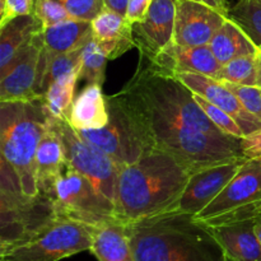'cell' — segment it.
I'll list each match as a JSON object with an SVG mask.
<instances>
[{
    "label": "cell",
    "mask_w": 261,
    "mask_h": 261,
    "mask_svg": "<svg viewBox=\"0 0 261 261\" xmlns=\"http://www.w3.org/2000/svg\"><path fill=\"white\" fill-rule=\"evenodd\" d=\"M209 46L222 65L233 59L254 55L260 51L259 46L250 38L244 28L229 17L217 31Z\"/></svg>",
    "instance_id": "obj_22"
},
{
    "label": "cell",
    "mask_w": 261,
    "mask_h": 261,
    "mask_svg": "<svg viewBox=\"0 0 261 261\" xmlns=\"http://www.w3.org/2000/svg\"><path fill=\"white\" fill-rule=\"evenodd\" d=\"M35 0H0V25L8 20L25 14H32Z\"/></svg>",
    "instance_id": "obj_31"
},
{
    "label": "cell",
    "mask_w": 261,
    "mask_h": 261,
    "mask_svg": "<svg viewBox=\"0 0 261 261\" xmlns=\"http://www.w3.org/2000/svg\"><path fill=\"white\" fill-rule=\"evenodd\" d=\"M227 88L231 89L239 98L242 106L261 120V88L257 86H244V84L222 82Z\"/></svg>",
    "instance_id": "obj_29"
},
{
    "label": "cell",
    "mask_w": 261,
    "mask_h": 261,
    "mask_svg": "<svg viewBox=\"0 0 261 261\" xmlns=\"http://www.w3.org/2000/svg\"><path fill=\"white\" fill-rule=\"evenodd\" d=\"M93 38L98 42L109 60H114L135 47L133 24L125 15L105 8L92 20Z\"/></svg>",
    "instance_id": "obj_17"
},
{
    "label": "cell",
    "mask_w": 261,
    "mask_h": 261,
    "mask_svg": "<svg viewBox=\"0 0 261 261\" xmlns=\"http://www.w3.org/2000/svg\"><path fill=\"white\" fill-rule=\"evenodd\" d=\"M228 261H261V246L255 219L209 227Z\"/></svg>",
    "instance_id": "obj_16"
},
{
    "label": "cell",
    "mask_w": 261,
    "mask_h": 261,
    "mask_svg": "<svg viewBox=\"0 0 261 261\" xmlns=\"http://www.w3.org/2000/svg\"><path fill=\"white\" fill-rule=\"evenodd\" d=\"M42 30V23L33 13L15 17L0 25V73L30 43L33 36Z\"/></svg>",
    "instance_id": "obj_20"
},
{
    "label": "cell",
    "mask_w": 261,
    "mask_h": 261,
    "mask_svg": "<svg viewBox=\"0 0 261 261\" xmlns=\"http://www.w3.org/2000/svg\"><path fill=\"white\" fill-rule=\"evenodd\" d=\"M89 251L98 261H135L126 227L117 219L97 227Z\"/></svg>",
    "instance_id": "obj_21"
},
{
    "label": "cell",
    "mask_w": 261,
    "mask_h": 261,
    "mask_svg": "<svg viewBox=\"0 0 261 261\" xmlns=\"http://www.w3.org/2000/svg\"><path fill=\"white\" fill-rule=\"evenodd\" d=\"M194 97H195V101L198 102L199 106L203 109V111L205 112L206 116L209 117V120H211L222 133H224V134L228 135V137L239 138V139L245 138L244 132H242L241 127L239 126L236 120H234L231 115L227 114L226 111L221 110L219 107H217L216 105L206 101L205 98H203V97L199 96V94L194 93Z\"/></svg>",
    "instance_id": "obj_27"
},
{
    "label": "cell",
    "mask_w": 261,
    "mask_h": 261,
    "mask_svg": "<svg viewBox=\"0 0 261 261\" xmlns=\"http://www.w3.org/2000/svg\"><path fill=\"white\" fill-rule=\"evenodd\" d=\"M175 76H177L193 93L199 94L206 101L231 115L241 127L245 137L261 130V120L250 114L234 96L233 92L227 88L222 82L204 74L186 73V71L175 74Z\"/></svg>",
    "instance_id": "obj_13"
},
{
    "label": "cell",
    "mask_w": 261,
    "mask_h": 261,
    "mask_svg": "<svg viewBox=\"0 0 261 261\" xmlns=\"http://www.w3.org/2000/svg\"><path fill=\"white\" fill-rule=\"evenodd\" d=\"M135 261H228L194 214L166 212L125 223Z\"/></svg>",
    "instance_id": "obj_3"
},
{
    "label": "cell",
    "mask_w": 261,
    "mask_h": 261,
    "mask_svg": "<svg viewBox=\"0 0 261 261\" xmlns=\"http://www.w3.org/2000/svg\"><path fill=\"white\" fill-rule=\"evenodd\" d=\"M171 74L198 73L219 79L222 64L212 51L211 46H181L172 42L163 48L153 60H148Z\"/></svg>",
    "instance_id": "obj_14"
},
{
    "label": "cell",
    "mask_w": 261,
    "mask_h": 261,
    "mask_svg": "<svg viewBox=\"0 0 261 261\" xmlns=\"http://www.w3.org/2000/svg\"><path fill=\"white\" fill-rule=\"evenodd\" d=\"M241 153L247 160L261 157V130L242 138Z\"/></svg>",
    "instance_id": "obj_32"
},
{
    "label": "cell",
    "mask_w": 261,
    "mask_h": 261,
    "mask_svg": "<svg viewBox=\"0 0 261 261\" xmlns=\"http://www.w3.org/2000/svg\"><path fill=\"white\" fill-rule=\"evenodd\" d=\"M193 171L168 153L149 150L120 168L115 217L122 223L171 212Z\"/></svg>",
    "instance_id": "obj_2"
},
{
    "label": "cell",
    "mask_w": 261,
    "mask_h": 261,
    "mask_svg": "<svg viewBox=\"0 0 261 261\" xmlns=\"http://www.w3.org/2000/svg\"><path fill=\"white\" fill-rule=\"evenodd\" d=\"M261 213V157L245 162L221 194L195 218L206 227L255 219Z\"/></svg>",
    "instance_id": "obj_4"
},
{
    "label": "cell",
    "mask_w": 261,
    "mask_h": 261,
    "mask_svg": "<svg viewBox=\"0 0 261 261\" xmlns=\"http://www.w3.org/2000/svg\"><path fill=\"white\" fill-rule=\"evenodd\" d=\"M33 14L42 23L43 28L53 27L61 22L73 19L63 0H35Z\"/></svg>",
    "instance_id": "obj_28"
},
{
    "label": "cell",
    "mask_w": 261,
    "mask_h": 261,
    "mask_svg": "<svg viewBox=\"0 0 261 261\" xmlns=\"http://www.w3.org/2000/svg\"><path fill=\"white\" fill-rule=\"evenodd\" d=\"M47 198L58 217L75 219L93 227L116 219L115 208L101 195L93 184L65 162Z\"/></svg>",
    "instance_id": "obj_6"
},
{
    "label": "cell",
    "mask_w": 261,
    "mask_h": 261,
    "mask_svg": "<svg viewBox=\"0 0 261 261\" xmlns=\"http://www.w3.org/2000/svg\"><path fill=\"white\" fill-rule=\"evenodd\" d=\"M103 4L106 9L112 10V12L119 13V14L126 17L129 0H103Z\"/></svg>",
    "instance_id": "obj_34"
},
{
    "label": "cell",
    "mask_w": 261,
    "mask_h": 261,
    "mask_svg": "<svg viewBox=\"0 0 261 261\" xmlns=\"http://www.w3.org/2000/svg\"><path fill=\"white\" fill-rule=\"evenodd\" d=\"M247 158L240 157L194 171L171 212L196 214L209 205L239 173Z\"/></svg>",
    "instance_id": "obj_9"
},
{
    "label": "cell",
    "mask_w": 261,
    "mask_h": 261,
    "mask_svg": "<svg viewBox=\"0 0 261 261\" xmlns=\"http://www.w3.org/2000/svg\"><path fill=\"white\" fill-rule=\"evenodd\" d=\"M93 37L92 22L69 19L42 31V53H41L38 74L43 66L55 56L84 47Z\"/></svg>",
    "instance_id": "obj_15"
},
{
    "label": "cell",
    "mask_w": 261,
    "mask_h": 261,
    "mask_svg": "<svg viewBox=\"0 0 261 261\" xmlns=\"http://www.w3.org/2000/svg\"><path fill=\"white\" fill-rule=\"evenodd\" d=\"M106 98L110 111L107 125L99 129L81 130L78 133L84 140L106 153L119 168H122L134 163L150 149L143 144L117 105L109 97Z\"/></svg>",
    "instance_id": "obj_8"
},
{
    "label": "cell",
    "mask_w": 261,
    "mask_h": 261,
    "mask_svg": "<svg viewBox=\"0 0 261 261\" xmlns=\"http://www.w3.org/2000/svg\"><path fill=\"white\" fill-rule=\"evenodd\" d=\"M229 15L195 0H176L173 42L181 46L209 45Z\"/></svg>",
    "instance_id": "obj_11"
},
{
    "label": "cell",
    "mask_w": 261,
    "mask_h": 261,
    "mask_svg": "<svg viewBox=\"0 0 261 261\" xmlns=\"http://www.w3.org/2000/svg\"><path fill=\"white\" fill-rule=\"evenodd\" d=\"M42 31L36 33L8 68L0 73V102L42 98L35 92L43 46Z\"/></svg>",
    "instance_id": "obj_10"
},
{
    "label": "cell",
    "mask_w": 261,
    "mask_h": 261,
    "mask_svg": "<svg viewBox=\"0 0 261 261\" xmlns=\"http://www.w3.org/2000/svg\"><path fill=\"white\" fill-rule=\"evenodd\" d=\"M260 53V51H259ZM241 56L231 60L222 66L219 74V82L244 84V86H256L257 81V55Z\"/></svg>",
    "instance_id": "obj_26"
},
{
    "label": "cell",
    "mask_w": 261,
    "mask_h": 261,
    "mask_svg": "<svg viewBox=\"0 0 261 261\" xmlns=\"http://www.w3.org/2000/svg\"><path fill=\"white\" fill-rule=\"evenodd\" d=\"M255 232H256L257 240H259L261 246V213L255 218Z\"/></svg>",
    "instance_id": "obj_36"
},
{
    "label": "cell",
    "mask_w": 261,
    "mask_h": 261,
    "mask_svg": "<svg viewBox=\"0 0 261 261\" xmlns=\"http://www.w3.org/2000/svg\"><path fill=\"white\" fill-rule=\"evenodd\" d=\"M256 86L261 88V50L257 55V81H256Z\"/></svg>",
    "instance_id": "obj_37"
},
{
    "label": "cell",
    "mask_w": 261,
    "mask_h": 261,
    "mask_svg": "<svg viewBox=\"0 0 261 261\" xmlns=\"http://www.w3.org/2000/svg\"><path fill=\"white\" fill-rule=\"evenodd\" d=\"M109 58L96 40L92 37L82 51V61L79 68V79H84L88 84L103 83L105 69Z\"/></svg>",
    "instance_id": "obj_24"
},
{
    "label": "cell",
    "mask_w": 261,
    "mask_h": 261,
    "mask_svg": "<svg viewBox=\"0 0 261 261\" xmlns=\"http://www.w3.org/2000/svg\"><path fill=\"white\" fill-rule=\"evenodd\" d=\"M79 79V71H73L60 76L50 84L43 96L46 109L51 117L61 119L68 116L74 102V91Z\"/></svg>",
    "instance_id": "obj_23"
},
{
    "label": "cell",
    "mask_w": 261,
    "mask_h": 261,
    "mask_svg": "<svg viewBox=\"0 0 261 261\" xmlns=\"http://www.w3.org/2000/svg\"><path fill=\"white\" fill-rule=\"evenodd\" d=\"M176 0H153L143 20L133 24L135 47L140 56L153 60L173 42Z\"/></svg>",
    "instance_id": "obj_12"
},
{
    "label": "cell",
    "mask_w": 261,
    "mask_h": 261,
    "mask_svg": "<svg viewBox=\"0 0 261 261\" xmlns=\"http://www.w3.org/2000/svg\"><path fill=\"white\" fill-rule=\"evenodd\" d=\"M51 124L63 142L65 162L88 178L97 191L115 208L119 166L106 153L84 140L78 130L69 124L66 117H51Z\"/></svg>",
    "instance_id": "obj_7"
},
{
    "label": "cell",
    "mask_w": 261,
    "mask_h": 261,
    "mask_svg": "<svg viewBox=\"0 0 261 261\" xmlns=\"http://www.w3.org/2000/svg\"><path fill=\"white\" fill-rule=\"evenodd\" d=\"M153 0H129L126 18L132 24L143 20Z\"/></svg>",
    "instance_id": "obj_33"
},
{
    "label": "cell",
    "mask_w": 261,
    "mask_h": 261,
    "mask_svg": "<svg viewBox=\"0 0 261 261\" xmlns=\"http://www.w3.org/2000/svg\"><path fill=\"white\" fill-rule=\"evenodd\" d=\"M229 18L239 23L257 46H261V0H239L229 9Z\"/></svg>",
    "instance_id": "obj_25"
},
{
    "label": "cell",
    "mask_w": 261,
    "mask_h": 261,
    "mask_svg": "<svg viewBox=\"0 0 261 261\" xmlns=\"http://www.w3.org/2000/svg\"><path fill=\"white\" fill-rule=\"evenodd\" d=\"M66 120L78 132L99 129L107 125L110 111L106 96L102 93L101 84L91 83L84 87L74 99Z\"/></svg>",
    "instance_id": "obj_18"
},
{
    "label": "cell",
    "mask_w": 261,
    "mask_h": 261,
    "mask_svg": "<svg viewBox=\"0 0 261 261\" xmlns=\"http://www.w3.org/2000/svg\"><path fill=\"white\" fill-rule=\"evenodd\" d=\"M195 2L204 3V4L209 5V7L222 12L223 14L229 15V9L228 7H227V0H195Z\"/></svg>",
    "instance_id": "obj_35"
},
{
    "label": "cell",
    "mask_w": 261,
    "mask_h": 261,
    "mask_svg": "<svg viewBox=\"0 0 261 261\" xmlns=\"http://www.w3.org/2000/svg\"><path fill=\"white\" fill-rule=\"evenodd\" d=\"M65 165L64 145L53 124L41 138L36 152V177H37L38 195L47 196L53 190L56 178Z\"/></svg>",
    "instance_id": "obj_19"
},
{
    "label": "cell",
    "mask_w": 261,
    "mask_h": 261,
    "mask_svg": "<svg viewBox=\"0 0 261 261\" xmlns=\"http://www.w3.org/2000/svg\"><path fill=\"white\" fill-rule=\"evenodd\" d=\"M50 124L43 97L0 102V208L38 196L36 152Z\"/></svg>",
    "instance_id": "obj_1"
},
{
    "label": "cell",
    "mask_w": 261,
    "mask_h": 261,
    "mask_svg": "<svg viewBox=\"0 0 261 261\" xmlns=\"http://www.w3.org/2000/svg\"><path fill=\"white\" fill-rule=\"evenodd\" d=\"M97 227L75 219L58 217L30 241L7 254L2 261H59L89 251Z\"/></svg>",
    "instance_id": "obj_5"
},
{
    "label": "cell",
    "mask_w": 261,
    "mask_h": 261,
    "mask_svg": "<svg viewBox=\"0 0 261 261\" xmlns=\"http://www.w3.org/2000/svg\"><path fill=\"white\" fill-rule=\"evenodd\" d=\"M73 19L92 22L105 9L103 0H63Z\"/></svg>",
    "instance_id": "obj_30"
},
{
    "label": "cell",
    "mask_w": 261,
    "mask_h": 261,
    "mask_svg": "<svg viewBox=\"0 0 261 261\" xmlns=\"http://www.w3.org/2000/svg\"><path fill=\"white\" fill-rule=\"evenodd\" d=\"M260 50H261V46H260Z\"/></svg>",
    "instance_id": "obj_38"
}]
</instances>
